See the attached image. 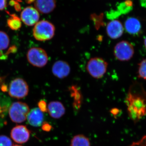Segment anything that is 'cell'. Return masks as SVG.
I'll return each instance as SVG.
<instances>
[{
	"label": "cell",
	"mask_w": 146,
	"mask_h": 146,
	"mask_svg": "<svg viewBox=\"0 0 146 146\" xmlns=\"http://www.w3.org/2000/svg\"><path fill=\"white\" fill-rule=\"evenodd\" d=\"M129 116L133 122H138L146 115V93L130 90L125 99Z\"/></svg>",
	"instance_id": "cell-1"
},
{
	"label": "cell",
	"mask_w": 146,
	"mask_h": 146,
	"mask_svg": "<svg viewBox=\"0 0 146 146\" xmlns=\"http://www.w3.org/2000/svg\"><path fill=\"white\" fill-rule=\"evenodd\" d=\"M55 28L49 21L42 20L35 25L33 35L36 40L46 41L52 39L55 34Z\"/></svg>",
	"instance_id": "cell-2"
},
{
	"label": "cell",
	"mask_w": 146,
	"mask_h": 146,
	"mask_svg": "<svg viewBox=\"0 0 146 146\" xmlns=\"http://www.w3.org/2000/svg\"><path fill=\"white\" fill-rule=\"evenodd\" d=\"M108 64L104 59L100 57L91 58L87 63L86 70L94 78L100 79L104 75L107 71Z\"/></svg>",
	"instance_id": "cell-3"
},
{
	"label": "cell",
	"mask_w": 146,
	"mask_h": 146,
	"mask_svg": "<svg viewBox=\"0 0 146 146\" xmlns=\"http://www.w3.org/2000/svg\"><path fill=\"white\" fill-rule=\"evenodd\" d=\"M30 112L29 108L25 103L15 102L9 108V117L13 122L21 123L25 121Z\"/></svg>",
	"instance_id": "cell-4"
},
{
	"label": "cell",
	"mask_w": 146,
	"mask_h": 146,
	"mask_svg": "<svg viewBox=\"0 0 146 146\" xmlns=\"http://www.w3.org/2000/svg\"><path fill=\"white\" fill-rule=\"evenodd\" d=\"M134 52L133 45L128 41H121L114 47V56L116 59L119 61H127L130 60L133 57Z\"/></svg>",
	"instance_id": "cell-5"
},
{
	"label": "cell",
	"mask_w": 146,
	"mask_h": 146,
	"mask_svg": "<svg viewBox=\"0 0 146 146\" xmlns=\"http://www.w3.org/2000/svg\"><path fill=\"white\" fill-rule=\"evenodd\" d=\"M27 56L29 63L37 68L44 67L48 61L47 52L42 48L34 47L30 49Z\"/></svg>",
	"instance_id": "cell-6"
},
{
	"label": "cell",
	"mask_w": 146,
	"mask_h": 146,
	"mask_svg": "<svg viewBox=\"0 0 146 146\" xmlns=\"http://www.w3.org/2000/svg\"><path fill=\"white\" fill-rule=\"evenodd\" d=\"M29 88L26 82L21 78L13 80L11 82L9 88V94L15 98H23L28 94Z\"/></svg>",
	"instance_id": "cell-7"
},
{
	"label": "cell",
	"mask_w": 146,
	"mask_h": 146,
	"mask_svg": "<svg viewBox=\"0 0 146 146\" xmlns=\"http://www.w3.org/2000/svg\"><path fill=\"white\" fill-rule=\"evenodd\" d=\"M38 11L32 7H27L24 9L21 13V20L28 26L35 25L39 19Z\"/></svg>",
	"instance_id": "cell-8"
},
{
	"label": "cell",
	"mask_w": 146,
	"mask_h": 146,
	"mask_svg": "<svg viewBox=\"0 0 146 146\" xmlns=\"http://www.w3.org/2000/svg\"><path fill=\"white\" fill-rule=\"evenodd\" d=\"M11 136L16 143H24L27 142L29 139L30 132L25 126L17 125L12 129Z\"/></svg>",
	"instance_id": "cell-9"
},
{
	"label": "cell",
	"mask_w": 146,
	"mask_h": 146,
	"mask_svg": "<svg viewBox=\"0 0 146 146\" xmlns=\"http://www.w3.org/2000/svg\"><path fill=\"white\" fill-rule=\"evenodd\" d=\"M124 29L123 24L120 21L113 20L108 24L106 27V33L110 38L116 39L122 36Z\"/></svg>",
	"instance_id": "cell-10"
},
{
	"label": "cell",
	"mask_w": 146,
	"mask_h": 146,
	"mask_svg": "<svg viewBox=\"0 0 146 146\" xmlns=\"http://www.w3.org/2000/svg\"><path fill=\"white\" fill-rule=\"evenodd\" d=\"M70 67L66 61L62 60H58L53 65V74L57 78L63 79L67 77L70 72Z\"/></svg>",
	"instance_id": "cell-11"
},
{
	"label": "cell",
	"mask_w": 146,
	"mask_h": 146,
	"mask_svg": "<svg viewBox=\"0 0 146 146\" xmlns=\"http://www.w3.org/2000/svg\"><path fill=\"white\" fill-rule=\"evenodd\" d=\"M47 111L51 117L60 119L65 115V108L63 104L58 101H52L47 106Z\"/></svg>",
	"instance_id": "cell-12"
},
{
	"label": "cell",
	"mask_w": 146,
	"mask_h": 146,
	"mask_svg": "<svg viewBox=\"0 0 146 146\" xmlns=\"http://www.w3.org/2000/svg\"><path fill=\"white\" fill-rule=\"evenodd\" d=\"M36 10L44 14H48L54 10L56 5L55 0H35Z\"/></svg>",
	"instance_id": "cell-13"
},
{
	"label": "cell",
	"mask_w": 146,
	"mask_h": 146,
	"mask_svg": "<svg viewBox=\"0 0 146 146\" xmlns=\"http://www.w3.org/2000/svg\"><path fill=\"white\" fill-rule=\"evenodd\" d=\"M27 119L31 125L39 127L43 123L44 115L43 112L39 108H35L30 111Z\"/></svg>",
	"instance_id": "cell-14"
},
{
	"label": "cell",
	"mask_w": 146,
	"mask_h": 146,
	"mask_svg": "<svg viewBox=\"0 0 146 146\" xmlns=\"http://www.w3.org/2000/svg\"><path fill=\"white\" fill-rule=\"evenodd\" d=\"M126 31L131 35L139 34L141 29V25L140 21L136 18L130 17L127 18L124 24Z\"/></svg>",
	"instance_id": "cell-15"
},
{
	"label": "cell",
	"mask_w": 146,
	"mask_h": 146,
	"mask_svg": "<svg viewBox=\"0 0 146 146\" xmlns=\"http://www.w3.org/2000/svg\"><path fill=\"white\" fill-rule=\"evenodd\" d=\"M70 146H91V144L87 137L82 134H78L73 137Z\"/></svg>",
	"instance_id": "cell-16"
},
{
	"label": "cell",
	"mask_w": 146,
	"mask_h": 146,
	"mask_svg": "<svg viewBox=\"0 0 146 146\" xmlns=\"http://www.w3.org/2000/svg\"><path fill=\"white\" fill-rule=\"evenodd\" d=\"M11 17L7 21L8 26L11 29L17 30L21 28L22 23L21 19L16 14H10Z\"/></svg>",
	"instance_id": "cell-17"
},
{
	"label": "cell",
	"mask_w": 146,
	"mask_h": 146,
	"mask_svg": "<svg viewBox=\"0 0 146 146\" xmlns=\"http://www.w3.org/2000/svg\"><path fill=\"white\" fill-rule=\"evenodd\" d=\"M10 43L8 35L3 31H0V50H5Z\"/></svg>",
	"instance_id": "cell-18"
},
{
	"label": "cell",
	"mask_w": 146,
	"mask_h": 146,
	"mask_svg": "<svg viewBox=\"0 0 146 146\" xmlns=\"http://www.w3.org/2000/svg\"><path fill=\"white\" fill-rule=\"evenodd\" d=\"M138 76L139 78L146 80V58L138 64Z\"/></svg>",
	"instance_id": "cell-19"
},
{
	"label": "cell",
	"mask_w": 146,
	"mask_h": 146,
	"mask_svg": "<svg viewBox=\"0 0 146 146\" xmlns=\"http://www.w3.org/2000/svg\"><path fill=\"white\" fill-rule=\"evenodd\" d=\"M0 146H12L10 138L5 136H0Z\"/></svg>",
	"instance_id": "cell-20"
},
{
	"label": "cell",
	"mask_w": 146,
	"mask_h": 146,
	"mask_svg": "<svg viewBox=\"0 0 146 146\" xmlns=\"http://www.w3.org/2000/svg\"><path fill=\"white\" fill-rule=\"evenodd\" d=\"M129 146H146V135L138 141L133 142Z\"/></svg>",
	"instance_id": "cell-21"
},
{
	"label": "cell",
	"mask_w": 146,
	"mask_h": 146,
	"mask_svg": "<svg viewBox=\"0 0 146 146\" xmlns=\"http://www.w3.org/2000/svg\"><path fill=\"white\" fill-rule=\"evenodd\" d=\"M39 108L43 112H47V106L46 102L44 101H40L38 103Z\"/></svg>",
	"instance_id": "cell-22"
},
{
	"label": "cell",
	"mask_w": 146,
	"mask_h": 146,
	"mask_svg": "<svg viewBox=\"0 0 146 146\" xmlns=\"http://www.w3.org/2000/svg\"><path fill=\"white\" fill-rule=\"evenodd\" d=\"M7 0H0V11L3 10L7 6Z\"/></svg>",
	"instance_id": "cell-23"
},
{
	"label": "cell",
	"mask_w": 146,
	"mask_h": 146,
	"mask_svg": "<svg viewBox=\"0 0 146 146\" xmlns=\"http://www.w3.org/2000/svg\"><path fill=\"white\" fill-rule=\"evenodd\" d=\"M51 126L48 123L44 124L42 127L43 130L46 131H49L51 130Z\"/></svg>",
	"instance_id": "cell-24"
},
{
	"label": "cell",
	"mask_w": 146,
	"mask_h": 146,
	"mask_svg": "<svg viewBox=\"0 0 146 146\" xmlns=\"http://www.w3.org/2000/svg\"><path fill=\"white\" fill-rule=\"evenodd\" d=\"M141 5L143 7H146V0H139Z\"/></svg>",
	"instance_id": "cell-25"
},
{
	"label": "cell",
	"mask_w": 146,
	"mask_h": 146,
	"mask_svg": "<svg viewBox=\"0 0 146 146\" xmlns=\"http://www.w3.org/2000/svg\"><path fill=\"white\" fill-rule=\"evenodd\" d=\"M4 112L3 109H2V107H1V105H0V116H1L3 114V112Z\"/></svg>",
	"instance_id": "cell-26"
},
{
	"label": "cell",
	"mask_w": 146,
	"mask_h": 146,
	"mask_svg": "<svg viewBox=\"0 0 146 146\" xmlns=\"http://www.w3.org/2000/svg\"><path fill=\"white\" fill-rule=\"evenodd\" d=\"M144 45H145V48L146 49V36L145 38V39H144Z\"/></svg>",
	"instance_id": "cell-27"
},
{
	"label": "cell",
	"mask_w": 146,
	"mask_h": 146,
	"mask_svg": "<svg viewBox=\"0 0 146 146\" xmlns=\"http://www.w3.org/2000/svg\"><path fill=\"white\" fill-rule=\"evenodd\" d=\"M12 146H22L21 145H13Z\"/></svg>",
	"instance_id": "cell-28"
}]
</instances>
